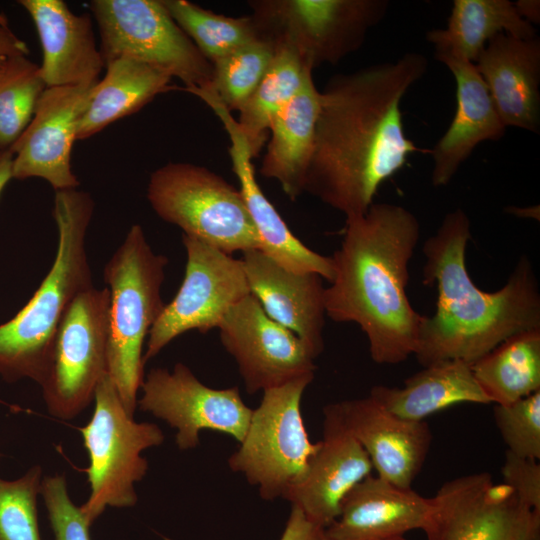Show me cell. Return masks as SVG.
I'll return each mask as SVG.
<instances>
[{
	"instance_id": "34",
	"label": "cell",
	"mask_w": 540,
	"mask_h": 540,
	"mask_svg": "<svg viewBox=\"0 0 540 540\" xmlns=\"http://www.w3.org/2000/svg\"><path fill=\"white\" fill-rule=\"evenodd\" d=\"M42 478L39 465L15 480L0 477V540H41L37 497Z\"/></svg>"
},
{
	"instance_id": "10",
	"label": "cell",
	"mask_w": 540,
	"mask_h": 540,
	"mask_svg": "<svg viewBox=\"0 0 540 540\" xmlns=\"http://www.w3.org/2000/svg\"><path fill=\"white\" fill-rule=\"evenodd\" d=\"M314 375L263 391L239 448L228 458L234 472L258 487L265 500L284 498L304 472L318 442L309 439L301 400Z\"/></svg>"
},
{
	"instance_id": "13",
	"label": "cell",
	"mask_w": 540,
	"mask_h": 540,
	"mask_svg": "<svg viewBox=\"0 0 540 540\" xmlns=\"http://www.w3.org/2000/svg\"><path fill=\"white\" fill-rule=\"evenodd\" d=\"M423 531L426 540H540V512L479 472L439 488Z\"/></svg>"
},
{
	"instance_id": "21",
	"label": "cell",
	"mask_w": 540,
	"mask_h": 540,
	"mask_svg": "<svg viewBox=\"0 0 540 540\" xmlns=\"http://www.w3.org/2000/svg\"><path fill=\"white\" fill-rule=\"evenodd\" d=\"M37 30L40 71L46 87L94 84L105 61L97 46L90 14L74 13L62 0H20Z\"/></svg>"
},
{
	"instance_id": "4",
	"label": "cell",
	"mask_w": 540,
	"mask_h": 540,
	"mask_svg": "<svg viewBox=\"0 0 540 540\" xmlns=\"http://www.w3.org/2000/svg\"><path fill=\"white\" fill-rule=\"evenodd\" d=\"M95 203L85 191H55L53 217L58 243L53 265L26 305L0 324V376L13 383L41 384L56 332L73 299L93 286L86 236Z\"/></svg>"
},
{
	"instance_id": "28",
	"label": "cell",
	"mask_w": 540,
	"mask_h": 540,
	"mask_svg": "<svg viewBox=\"0 0 540 540\" xmlns=\"http://www.w3.org/2000/svg\"><path fill=\"white\" fill-rule=\"evenodd\" d=\"M499 33L530 39L537 36L532 24L508 0H454L445 28L432 29L426 39L435 57L458 58L474 63L490 39Z\"/></svg>"
},
{
	"instance_id": "40",
	"label": "cell",
	"mask_w": 540,
	"mask_h": 540,
	"mask_svg": "<svg viewBox=\"0 0 540 540\" xmlns=\"http://www.w3.org/2000/svg\"><path fill=\"white\" fill-rule=\"evenodd\" d=\"M515 4V7L520 14V16L529 22L532 23H539L540 20V4L539 1L535 0H520L517 1ZM533 25V24H532Z\"/></svg>"
},
{
	"instance_id": "41",
	"label": "cell",
	"mask_w": 540,
	"mask_h": 540,
	"mask_svg": "<svg viewBox=\"0 0 540 540\" xmlns=\"http://www.w3.org/2000/svg\"><path fill=\"white\" fill-rule=\"evenodd\" d=\"M13 153L11 149L0 152V195L7 183L13 179Z\"/></svg>"
},
{
	"instance_id": "2",
	"label": "cell",
	"mask_w": 540,
	"mask_h": 540,
	"mask_svg": "<svg viewBox=\"0 0 540 540\" xmlns=\"http://www.w3.org/2000/svg\"><path fill=\"white\" fill-rule=\"evenodd\" d=\"M419 238L420 224L411 211L373 203L364 214L346 218L340 247L331 256L326 315L357 324L378 364L401 363L416 350L423 316L411 305L406 287Z\"/></svg>"
},
{
	"instance_id": "24",
	"label": "cell",
	"mask_w": 540,
	"mask_h": 540,
	"mask_svg": "<svg viewBox=\"0 0 540 540\" xmlns=\"http://www.w3.org/2000/svg\"><path fill=\"white\" fill-rule=\"evenodd\" d=\"M452 73L456 84V111L453 120L429 150L433 168L431 183L435 187L447 185L484 141H497L506 132L489 90L474 63L458 58H441Z\"/></svg>"
},
{
	"instance_id": "33",
	"label": "cell",
	"mask_w": 540,
	"mask_h": 540,
	"mask_svg": "<svg viewBox=\"0 0 540 540\" xmlns=\"http://www.w3.org/2000/svg\"><path fill=\"white\" fill-rule=\"evenodd\" d=\"M275 45L259 38L212 63L209 87L231 112L239 111L266 74Z\"/></svg>"
},
{
	"instance_id": "25",
	"label": "cell",
	"mask_w": 540,
	"mask_h": 540,
	"mask_svg": "<svg viewBox=\"0 0 540 540\" xmlns=\"http://www.w3.org/2000/svg\"><path fill=\"white\" fill-rule=\"evenodd\" d=\"M320 91L309 74L296 95L273 118L261 161L262 176L276 180L292 201L304 193L311 159Z\"/></svg>"
},
{
	"instance_id": "16",
	"label": "cell",
	"mask_w": 540,
	"mask_h": 540,
	"mask_svg": "<svg viewBox=\"0 0 540 540\" xmlns=\"http://www.w3.org/2000/svg\"><path fill=\"white\" fill-rule=\"evenodd\" d=\"M95 85L46 87L30 123L10 147L13 179L41 178L55 191L78 188L71 151Z\"/></svg>"
},
{
	"instance_id": "12",
	"label": "cell",
	"mask_w": 540,
	"mask_h": 540,
	"mask_svg": "<svg viewBox=\"0 0 540 540\" xmlns=\"http://www.w3.org/2000/svg\"><path fill=\"white\" fill-rule=\"evenodd\" d=\"M182 243L187 256L184 279L148 334L145 364L185 332L206 334L217 328L230 308L251 294L241 259L185 234Z\"/></svg>"
},
{
	"instance_id": "35",
	"label": "cell",
	"mask_w": 540,
	"mask_h": 540,
	"mask_svg": "<svg viewBox=\"0 0 540 540\" xmlns=\"http://www.w3.org/2000/svg\"><path fill=\"white\" fill-rule=\"evenodd\" d=\"M494 419L509 452L539 460L540 391L508 405H496Z\"/></svg>"
},
{
	"instance_id": "6",
	"label": "cell",
	"mask_w": 540,
	"mask_h": 540,
	"mask_svg": "<svg viewBox=\"0 0 540 540\" xmlns=\"http://www.w3.org/2000/svg\"><path fill=\"white\" fill-rule=\"evenodd\" d=\"M147 200L163 221L183 234L232 255L260 249L242 194L223 177L188 162H170L150 174Z\"/></svg>"
},
{
	"instance_id": "29",
	"label": "cell",
	"mask_w": 540,
	"mask_h": 540,
	"mask_svg": "<svg viewBox=\"0 0 540 540\" xmlns=\"http://www.w3.org/2000/svg\"><path fill=\"white\" fill-rule=\"evenodd\" d=\"M470 365L490 403L508 405L540 391V329L507 338Z\"/></svg>"
},
{
	"instance_id": "31",
	"label": "cell",
	"mask_w": 540,
	"mask_h": 540,
	"mask_svg": "<svg viewBox=\"0 0 540 540\" xmlns=\"http://www.w3.org/2000/svg\"><path fill=\"white\" fill-rule=\"evenodd\" d=\"M171 17L211 63L260 37L250 16L229 17L187 0H162Z\"/></svg>"
},
{
	"instance_id": "1",
	"label": "cell",
	"mask_w": 540,
	"mask_h": 540,
	"mask_svg": "<svg viewBox=\"0 0 540 540\" xmlns=\"http://www.w3.org/2000/svg\"><path fill=\"white\" fill-rule=\"evenodd\" d=\"M428 68L407 52L394 62L332 76L319 96L304 192L346 216L367 212L383 182L422 150L406 135L401 102Z\"/></svg>"
},
{
	"instance_id": "11",
	"label": "cell",
	"mask_w": 540,
	"mask_h": 540,
	"mask_svg": "<svg viewBox=\"0 0 540 540\" xmlns=\"http://www.w3.org/2000/svg\"><path fill=\"white\" fill-rule=\"evenodd\" d=\"M109 291L94 286L68 306L40 387L48 412L70 420L85 410L107 373Z\"/></svg>"
},
{
	"instance_id": "18",
	"label": "cell",
	"mask_w": 540,
	"mask_h": 540,
	"mask_svg": "<svg viewBox=\"0 0 540 540\" xmlns=\"http://www.w3.org/2000/svg\"><path fill=\"white\" fill-rule=\"evenodd\" d=\"M333 404L344 427L366 451L377 476L411 488L432 443L429 425L424 420L399 418L369 395Z\"/></svg>"
},
{
	"instance_id": "20",
	"label": "cell",
	"mask_w": 540,
	"mask_h": 540,
	"mask_svg": "<svg viewBox=\"0 0 540 540\" xmlns=\"http://www.w3.org/2000/svg\"><path fill=\"white\" fill-rule=\"evenodd\" d=\"M241 260L251 294L265 313L297 335L317 358L324 349L323 278L286 270L258 249L243 252Z\"/></svg>"
},
{
	"instance_id": "42",
	"label": "cell",
	"mask_w": 540,
	"mask_h": 540,
	"mask_svg": "<svg viewBox=\"0 0 540 540\" xmlns=\"http://www.w3.org/2000/svg\"><path fill=\"white\" fill-rule=\"evenodd\" d=\"M396 540H409V539H407L405 537H402V538H399V539H396Z\"/></svg>"
},
{
	"instance_id": "17",
	"label": "cell",
	"mask_w": 540,
	"mask_h": 540,
	"mask_svg": "<svg viewBox=\"0 0 540 540\" xmlns=\"http://www.w3.org/2000/svg\"><path fill=\"white\" fill-rule=\"evenodd\" d=\"M323 438L284 499L313 523L327 528L343 499L373 468L369 456L342 424L334 404L324 407Z\"/></svg>"
},
{
	"instance_id": "14",
	"label": "cell",
	"mask_w": 540,
	"mask_h": 540,
	"mask_svg": "<svg viewBox=\"0 0 540 540\" xmlns=\"http://www.w3.org/2000/svg\"><path fill=\"white\" fill-rule=\"evenodd\" d=\"M141 391L137 405L177 430L175 441L180 450L196 448L203 430L241 442L253 411L244 403L239 388H211L180 362L172 371L152 368Z\"/></svg>"
},
{
	"instance_id": "19",
	"label": "cell",
	"mask_w": 540,
	"mask_h": 540,
	"mask_svg": "<svg viewBox=\"0 0 540 540\" xmlns=\"http://www.w3.org/2000/svg\"><path fill=\"white\" fill-rule=\"evenodd\" d=\"M203 101L213 110L229 136V155L239 181V190L260 241V251L286 270L316 273L329 282L333 279L331 257L321 255L303 244L261 190L245 139L236 119L213 94Z\"/></svg>"
},
{
	"instance_id": "5",
	"label": "cell",
	"mask_w": 540,
	"mask_h": 540,
	"mask_svg": "<svg viewBox=\"0 0 540 540\" xmlns=\"http://www.w3.org/2000/svg\"><path fill=\"white\" fill-rule=\"evenodd\" d=\"M168 258L155 253L141 225L130 227L104 267L109 291L107 373L134 416L144 381L143 346L165 303L161 287Z\"/></svg>"
},
{
	"instance_id": "32",
	"label": "cell",
	"mask_w": 540,
	"mask_h": 540,
	"mask_svg": "<svg viewBox=\"0 0 540 540\" xmlns=\"http://www.w3.org/2000/svg\"><path fill=\"white\" fill-rule=\"evenodd\" d=\"M46 89L40 65L16 56L0 69V152L10 149L30 123Z\"/></svg>"
},
{
	"instance_id": "9",
	"label": "cell",
	"mask_w": 540,
	"mask_h": 540,
	"mask_svg": "<svg viewBox=\"0 0 540 540\" xmlns=\"http://www.w3.org/2000/svg\"><path fill=\"white\" fill-rule=\"evenodd\" d=\"M105 64L128 57L179 79L182 90L207 89L212 63L179 27L162 0H92Z\"/></svg>"
},
{
	"instance_id": "36",
	"label": "cell",
	"mask_w": 540,
	"mask_h": 540,
	"mask_svg": "<svg viewBox=\"0 0 540 540\" xmlns=\"http://www.w3.org/2000/svg\"><path fill=\"white\" fill-rule=\"evenodd\" d=\"M40 495L47 508L55 540H90V524L71 500L63 475L42 478Z\"/></svg>"
},
{
	"instance_id": "3",
	"label": "cell",
	"mask_w": 540,
	"mask_h": 540,
	"mask_svg": "<svg viewBox=\"0 0 540 540\" xmlns=\"http://www.w3.org/2000/svg\"><path fill=\"white\" fill-rule=\"evenodd\" d=\"M471 223L460 208L448 212L423 246V284L437 289L436 310L423 316L414 356L429 366L468 364L507 338L540 329V291L531 261L522 255L499 290L485 292L471 279L466 248Z\"/></svg>"
},
{
	"instance_id": "15",
	"label": "cell",
	"mask_w": 540,
	"mask_h": 540,
	"mask_svg": "<svg viewBox=\"0 0 540 540\" xmlns=\"http://www.w3.org/2000/svg\"><path fill=\"white\" fill-rule=\"evenodd\" d=\"M217 328L250 394L314 375L316 358L308 347L271 319L252 294L230 308Z\"/></svg>"
},
{
	"instance_id": "30",
	"label": "cell",
	"mask_w": 540,
	"mask_h": 540,
	"mask_svg": "<svg viewBox=\"0 0 540 540\" xmlns=\"http://www.w3.org/2000/svg\"><path fill=\"white\" fill-rule=\"evenodd\" d=\"M275 55L249 99L240 108L236 120L249 153L257 157L268 139L273 118L285 107L303 86L313 70L287 45L275 46Z\"/></svg>"
},
{
	"instance_id": "38",
	"label": "cell",
	"mask_w": 540,
	"mask_h": 540,
	"mask_svg": "<svg viewBox=\"0 0 540 540\" xmlns=\"http://www.w3.org/2000/svg\"><path fill=\"white\" fill-rule=\"evenodd\" d=\"M280 540H329L326 528L309 519L297 507L291 506Z\"/></svg>"
},
{
	"instance_id": "37",
	"label": "cell",
	"mask_w": 540,
	"mask_h": 540,
	"mask_svg": "<svg viewBox=\"0 0 540 540\" xmlns=\"http://www.w3.org/2000/svg\"><path fill=\"white\" fill-rule=\"evenodd\" d=\"M501 473L502 482L508 485L523 503L540 512L538 460L519 457L506 450Z\"/></svg>"
},
{
	"instance_id": "8",
	"label": "cell",
	"mask_w": 540,
	"mask_h": 540,
	"mask_svg": "<svg viewBox=\"0 0 540 540\" xmlns=\"http://www.w3.org/2000/svg\"><path fill=\"white\" fill-rule=\"evenodd\" d=\"M261 38L287 45L314 70L357 51L387 14V0H252Z\"/></svg>"
},
{
	"instance_id": "23",
	"label": "cell",
	"mask_w": 540,
	"mask_h": 540,
	"mask_svg": "<svg viewBox=\"0 0 540 540\" xmlns=\"http://www.w3.org/2000/svg\"><path fill=\"white\" fill-rule=\"evenodd\" d=\"M431 509L432 498L370 474L345 496L326 534L329 540H396L423 530Z\"/></svg>"
},
{
	"instance_id": "26",
	"label": "cell",
	"mask_w": 540,
	"mask_h": 540,
	"mask_svg": "<svg viewBox=\"0 0 540 540\" xmlns=\"http://www.w3.org/2000/svg\"><path fill=\"white\" fill-rule=\"evenodd\" d=\"M369 396L393 415L411 421L458 403L489 404L471 370L462 360L425 366L404 381L403 387L376 385Z\"/></svg>"
},
{
	"instance_id": "39",
	"label": "cell",
	"mask_w": 540,
	"mask_h": 540,
	"mask_svg": "<svg viewBox=\"0 0 540 540\" xmlns=\"http://www.w3.org/2000/svg\"><path fill=\"white\" fill-rule=\"evenodd\" d=\"M28 54L29 48L26 42L12 31L7 20L0 15V69L10 59Z\"/></svg>"
},
{
	"instance_id": "7",
	"label": "cell",
	"mask_w": 540,
	"mask_h": 540,
	"mask_svg": "<svg viewBox=\"0 0 540 540\" xmlns=\"http://www.w3.org/2000/svg\"><path fill=\"white\" fill-rule=\"evenodd\" d=\"M95 407L89 422L80 428L88 452L85 469L90 494L80 509L91 525L106 507L125 508L137 503L135 484L148 471L142 452L164 441L161 428L136 422L106 373L94 394Z\"/></svg>"
},
{
	"instance_id": "27",
	"label": "cell",
	"mask_w": 540,
	"mask_h": 540,
	"mask_svg": "<svg viewBox=\"0 0 540 540\" xmlns=\"http://www.w3.org/2000/svg\"><path fill=\"white\" fill-rule=\"evenodd\" d=\"M79 121L77 140H85L113 122L136 113L156 96L176 89L172 77L128 57L105 64Z\"/></svg>"
},
{
	"instance_id": "22",
	"label": "cell",
	"mask_w": 540,
	"mask_h": 540,
	"mask_svg": "<svg viewBox=\"0 0 540 540\" xmlns=\"http://www.w3.org/2000/svg\"><path fill=\"white\" fill-rule=\"evenodd\" d=\"M474 65L505 127L540 130V39L499 33Z\"/></svg>"
}]
</instances>
